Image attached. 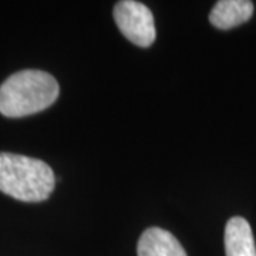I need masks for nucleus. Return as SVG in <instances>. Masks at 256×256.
I'll use <instances>...</instances> for the list:
<instances>
[{
    "mask_svg": "<svg viewBox=\"0 0 256 256\" xmlns=\"http://www.w3.org/2000/svg\"><path fill=\"white\" fill-rule=\"evenodd\" d=\"M58 82L52 74L23 70L0 86V114L20 118L48 108L58 97Z\"/></svg>",
    "mask_w": 256,
    "mask_h": 256,
    "instance_id": "nucleus-1",
    "label": "nucleus"
},
{
    "mask_svg": "<svg viewBox=\"0 0 256 256\" xmlns=\"http://www.w3.org/2000/svg\"><path fill=\"white\" fill-rule=\"evenodd\" d=\"M50 165L32 156L0 152V191L22 202H42L54 191Z\"/></svg>",
    "mask_w": 256,
    "mask_h": 256,
    "instance_id": "nucleus-2",
    "label": "nucleus"
},
{
    "mask_svg": "<svg viewBox=\"0 0 256 256\" xmlns=\"http://www.w3.org/2000/svg\"><path fill=\"white\" fill-rule=\"evenodd\" d=\"M120 32L138 47H150L156 40V23L151 10L136 0H122L114 8Z\"/></svg>",
    "mask_w": 256,
    "mask_h": 256,
    "instance_id": "nucleus-3",
    "label": "nucleus"
},
{
    "mask_svg": "<svg viewBox=\"0 0 256 256\" xmlns=\"http://www.w3.org/2000/svg\"><path fill=\"white\" fill-rule=\"evenodd\" d=\"M138 256H188L180 240L158 226L148 228L138 240Z\"/></svg>",
    "mask_w": 256,
    "mask_h": 256,
    "instance_id": "nucleus-4",
    "label": "nucleus"
},
{
    "mask_svg": "<svg viewBox=\"0 0 256 256\" xmlns=\"http://www.w3.org/2000/svg\"><path fill=\"white\" fill-rule=\"evenodd\" d=\"M254 14V3L249 0H220L212 8L210 22L220 30H229L246 23Z\"/></svg>",
    "mask_w": 256,
    "mask_h": 256,
    "instance_id": "nucleus-5",
    "label": "nucleus"
},
{
    "mask_svg": "<svg viewBox=\"0 0 256 256\" xmlns=\"http://www.w3.org/2000/svg\"><path fill=\"white\" fill-rule=\"evenodd\" d=\"M226 256H256V245L252 228L245 218L234 216L225 226Z\"/></svg>",
    "mask_w": 256,
    "mask_h": 256,
    "instance_id": "nucleus-6",
    "label": "nucleus"
}]
</instances>
